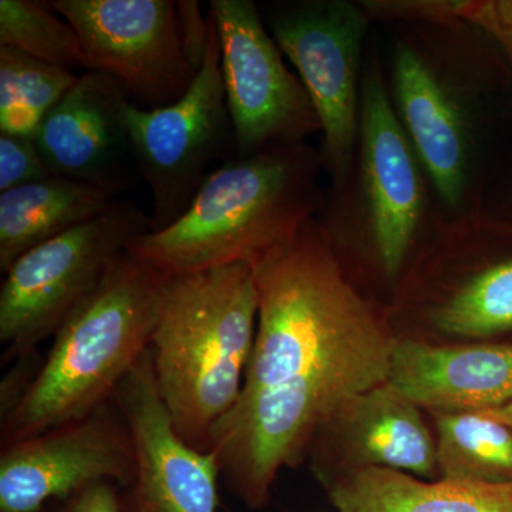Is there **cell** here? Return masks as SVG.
Segmentation results:
<instances>
[{
	"label": "cell",
	"mask_w": 512,
	"mask_h": 512,
	"mask_svg": "<svg viewBox=\"0 0 512 512\" xmlns=\"http://www.w3.org/2000/svg\"><path fill=\"white\" fill-rule=\"evenodd\" d=\"M440 332L488 338L512 330V256L471 269L454 279L427 311Z\"/></svg>",
	"instance_id": "cell-19"
},
{
	"label": "cell",
	"mask_w": 512,
	"mask_h": 512,
	"mask_svg": "<svg viewBox=\"0 0 512 512\" xmlns=\"http://www.w3.org/2000/svg\"><path fill=\"white\" fill-rule=\"evenodd\" d=\"M76 30L86 70L110 74L134 106L163 109L183 99L198 70L181 36L173 0H52Z\"/></svg>",
	"instance_id": "cell-9"
},
{
	"label": "cell",
	"mask_w": 512,
	"mask_h": 512,
	"mask_svg": "<svg viewBox=\"0 0 512 512\" xmlns=\"http://www.w3.org/2000/svg\"><path fill=\"white\" fill-rule=\"evenodd\" d=\"M136 458L123 417L106 406L82 420L5 444L0 511L36 512L96 483H134Z\"/></svg>",
	"instance_id": "cell-11"
},
{
	"label": "cell",
	"mask_w": 512,
	"mask_h": 512,
	"mask_svg": "<svg viewBox=\"0 0 512 512\" xmlns=\"http://www.w3.org/2000/svg\"><path fill=\"white\" fill-rule=\"evenodd\" d=\"M393 104L400 123L448 208L466 195L471 167V128L466 107L434 64L410 42L392 57Z\"/></svg>",
	"instance_id": "cell-14"
},
{
	"label": "cell",
	"mask_w": 512,
	"mask_h": 512,
	"mask_svg": "<svg viewBox=\"0 0 512 512\" xmlns=\"http://www.w3.org/2000/svg\"><path fill=\"white\" fill-rule=\"evenodd\" d=\"M168 275L123 252L55 333L45 362L2 414V444L82 420L106 406L150 349Z\"/></svg>",
	"instance_id": "cell-3"
},
{
	"label": "cell",
	"mask_w": 512,
	"mask_h": 512,
	"mask_svg": "<svg viewBox=\"0 0 512 512\" xmlns=\"http://www.w3.org/2000/svg\"><path fill=\"white\" fill-rule=\"evenodd\" d=\"M79 74L0 46V134L35 138Z\"/></svg>",
	"instance_id": "cell-21"
},
{
	"label": "cell",
	"mask_w": 512,
	"mask_h": 512,
	"mask_svg": "<svg viewBox=\"0 0 512 512\" xmlns=\"http://www.w3.org/2000/svg\"><path fill=\"white\" fill-rule=\"evenodd\" d=\"M147 232L146 212L117 198L94 220L20 256L0 288V342L15 356H29Z\"/></svg>",
	"instance_id": "cell-5"
},
{
	"label": "cell",
	"mask_w": 512,
	"mask_h": 512,
	"mask_svg": "<svg viewBox=\"0 0 512 512\" xmlns=\"http://www.w3.org/2000/svg\"><path fill=\"white\" fill-rule=\"evenodd\" d=\"M52 175L35 138L0 134V194Z\"/></svg>",
	"instance_id": "cell-23"
},
{
	"label": "cell",
	"mask_w": 512,
	"mask_h": 512,
	"mask_svg": "<svg viewBox=\"0 0 512 512\" xmlns=\"http://www.w3.org/2000/svg\"><path fill=\"white\" fill-rule=\"evenodd\" d=\"M266 28L295 66L322 133V163L340 190L355 163L369 13L346 0H293L259 6Z\"/></svg>",
	"instance_id": "cell-7"
},
{
	"label": "cell",
	"mask_w": 512,
	"mask_h": 512,
	"mask_svg": "<svg viewBox=\"0 0 512 512\" xmlns=\"http://www.w3.org/2000/svg\"><path fill=\"white\" fill-rule=\"evenodd\" d=\"M0 46L18 49L72 72H86L79 35L49 2L0 0Z\"/></svg>",
	"instance_id": "cell-22"
},
{
	"label": "cell",
	"mask_w": 512,
	"mask_h": 512,
	"mask_svg": "<svg viewBox=\"0 0 512 512\" xmlns=\"http://www.w3.org/2000/svg\"><path fill=\"white\" fill-rule=\"evenodd\" d=\"M325 429L338 430L340 440L360 466L433 477L437 448L421 419L419 406L389 382L350 399Z\"/></svg>",
	"instance_id": "cell-16"
},
{
	"label": "cell",
	"mask_w": 512,
	"mask_h": 512,
	"mask_svg": "<svg viewBox=\"0 0 512 512\" xmlns=\"http://www.w3.org/2000/svg\"><path fill=\"white\" fill-rule=\"evenodd\" d=\"M338 512H512V483L420 480L392 468L359 466L329 485Z\"/></svg>",
	"instance_id": "cell-17"
},
{
	"label": "cell",
	"mask_w": 512,
	"mask_h": 512,
	"mask_svg": "<svg viewBox=\"0 0 512 512\" xmlns=\"http://www.w3.org/2000/svg\"><path fill=\"white\" fill-rule=\"evenodd\" d=\"M457 20L474 23L487 30L512 57V0L458 2Z\"/></svg>",
	"instance_id": "cell-24"
},
{
	"label": "cell",
	"mask_w": 512,
	"mask_h": 512,
	"mask_svg": "<svg viewBox=\"0 0 512 512\" xmlns=\"http://www.w3.org/2000/svg\"><path fill=\"white\" fill-rule=\"evenodd\" d=\"M320 165V153L305 141L231 157L211 171L173 225L141 235L127 251L165 275L256 266L315 218Z\"/></svg>",
	"instance_id": "cell-2"
},
{
	"label": "cell",
	"mask_w": 512,
	"mask_h": 512,
	"mask_svg": "<svg viewBox=\"0 0 512 512\" xmlns=\"http://www.w3.org/2000/svg\"><path fill=\"white\" fill-rule=\"evenodd\" d=\"M437 467L443 478L512 483V431L481 412L436 413Z\"/></svg>",
	"instance_id": "cell-20"
},
{
	"label": "cell",
	"mask_w": 512,
	"mask_h": 512,
	"mask_svg": "<svg viewBox=\"0 0 512 512\" xmlns=\"http://www.w3.org/2000/svg\"><path fill=\"white\" fill-rule=\"evenodd\" d=\"M387 382L436 413L497 409L512 402V345L433 346L394 339Z\"/></svg>",
	"instance_id": "cell-15"
},
{
	"label": "cell",
	"mask_w": 512,
	"mask_h": 512,
	"mask_svg": "<svg viewBox=\"0 0 512 512\" xmlns=\"http://www.w3.org/2000/svg\"><path fill=\"white\" fill-rule=\"evenodd\" d=\"M117 198L89 184L52 177L0 194V269L103 214Z\"/></svg>",
	"instance_id": "cell-18"
},
{
	"label": "cell",
	"mask_w": 512,
	"mask_h": 512,
	"mask_svg": "<svg viewBox=\"0 0 512 512\" xmlns=\"http://www.w3.org/2000/svg\"><path fill=\"white\" fill-rule=\"evenodd\" d=\"M72 497L67 512H121L119 497L109 481L89 485Z\"/></svg>",
	"instance_id": "cell-26"
},
{
	"label": "cell",
	"mask_w": 512,
	"mask_h": 512,
	"mask_svg": "<svg viewBox=\"0 0 512 512\" xmlns=\"http://www.w3.org/2000/svg\"><path fill=\"white\" fill-rule=\"evenodd\" d=\"M130 103L126 89L110 74H79L35 136L50 173L100 188L114 198L136 191L143 180L128 137Z\"/></svg>",
	"instance_id": "cell-13"
},
{
	"label": "cell",
	"mask_w": 512,
	"mask_h": 512,
	"mask_svg": "<svg viewBox=\"0 0 512 512\" xmlns=\"http://www.w3.org/2000/svg\"><path fill=\"white\" fill-rule=\"evenodd\" d=\"M178 20H180L181 36L188 59L195 69L200 70L204 60L205 47L208 39V20L202 19L200 3L177 2Z\"/></svg>",
	"instance_id": "cell-25"
},
{
	"label": "cell",
	"mask_w": 512,
	"mask_h": 512,
	"mask_svg": "<svg viewBox=\"0 0 512 512\" xmlns=\"http://www.w3.org/2000/svg\"><path fill=\"white\" fill-rule=\"evenodd\" d=\"M255 268L258 325L237 403L211 431L229 490L251 508L357 394L387 382L393 340L318 218Z\"/></svg>",
	"instance_id": "cell-1"
},
{
	"label": "cell",
	"mask_w": 512,
	"mask_h": 512,
	"mask_svg": "<svg viewBox=\"0 0 512 512\" xmlns=\"http://www.w3.org/2000/svg\"><path fill=\"white\" fill-rule=\"evenodd\" d=\"M207 20L204 60L183 99L156 110L130 103L126 110L137 170L151 192L150 232L173 225L207 180L211 164L234 156L220 36L210 15Z\"/></svg>",
	"instance_id": "cell-6"
},
{
	"label": "cell",
	"mask_w": 512,
	"mask_h": 512,
	"mask_svg": "<svg viewBox=\"0 0 512 512\" xmlns=\"http://www.w3.org/2000/svg\"><path fill=\"white\" fill-rule=\"evenodd\" d=\"M208 15L220 36L234 156L279 143H302L319 133L311 97L286 66L259 6L251 0H212Z\"/></svg>",
	"instance_id": "cell-8"
},
{
	"label": "cell",
	"mask_w": 512,
	"mask_h": 512,
	"mask_svg": "<svg viewBox=\"0 0 512 512\" xmlns=\"http://www.w3.org/2000/svg\"><path fill=\"white\" fill-rule=\"evenodd\" d=\"M357 154L362 224L384 274L396 279L423 220V165L376 63L363 74Z\"/></svg>",
	"instance_id": "cell-10"
},
{
	"label": "cell",
	"mask_w": 512,
	"mask_h": 512,
	"mask_svg": "<svg viewBox=\"0 0 512 512\" xmlns=\"http://www.w3.org/2000/svg\"><path fill=\"white\" fill-rule=\"evenodd\" d=\"M490 416L491 419L500 421L501 424L507 426L512 431V402L497 407V409L485 410L481 412Z\"/></svg>",
	"instance_id": "cell-27"
},
{
	"label": "cell",
	"mask_w": 512,
	"mask_h": 512,
	"mask_svg": "<svg viewBox=\"0 0 512 512\" xmlns=\"http://www.w3.org/2000/svg\"><path fill=\"white\" fill-rule=\"evenodd\" d=\"M258 309L252 265L168 275L151 359L175 429L197 450L208 451L212 429L242 392Z\"/></svg>",
	"instance_id": "cell-4"
},
{
	"label": "cell",
	"mask_w": 512,
	"mask_h": 512,
	"mask_svg": "<svg viewBox=\"0 0 512 512\" xmlns=\"http://www.w3.org/2000/svg\"><path fill=\"white\" fill-rule=\"evenodd\" d=\"M117 396L136 458L138 512H217L218 458L178 434L158 389L150 349Z\"/></svg>",
	"instance_id": "cell-12"
}]
</instances>
